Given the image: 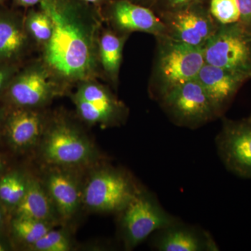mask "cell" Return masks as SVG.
<instances>
[{
    "label": "cell",
    "mask_w": 251,
    "mask_h": 251,
    "mask_svg": "<svg viewBox=\"0 0 251 251\" xmlns=\"http://www.w3.org/2000/svg\"><path fill=\"white\" fill-rule=\"evenodd\" d=\"M25 14V27L35 50L40 51L49 44L53 25L49 14L39 6L38 9L29 8Z\"/></svg>",
    "instance_id": "obj_20"
},
{
    "label": "cell",
    "mask_w": 251,
    "mask_h": 251,
    "mask_svg": "<svg viewBox=\"0 0 251 251\" xmlns=\"http://www.w3.org/2000/svg\"><path fill=\"white\" fill-rule=\"evenodd\" d=\"M209 0H158L152 9L157 14L186 9L193 5L206 4Z\"/></svg>",
    "instance_id": "obj_25"
},
{
    "label": "cell",
    "mask_w": 251,
    "mask_h": 251,
    "mask_svg": "<svg viewBox=\"0 0 251 251\" xmlns=\"http://www.w3.org/2000/svg\"><path fill=\"white\" fill-rule=\"evenodd\" d=\"M159 101L168 117L181 126L198 128L219 117L196 77L175 87Z\"/></svg>",
    "instance_id": "obj_9"
},
{
    "label": "cell",
    "mask_w": 251,
    "mask_h": 251,
    "mask_svg": "<svg viewBox=\"0 0 251 251\" xmlns=\"http://www.w3.org/2000/svg\"><path fill=\"white\" fill-rule=\"evenodd\" d=\"M203 52L206 64L251 77V31L240 22L219 25Z\"/></svg>",
    "instance_id": "obj_7"
},
{
    "label": "cell",
    "mask_w": 251,
    "mask_h": 251,
    "mask_svg": "<svg viewBox=\"0 0 251 251\" xmlns=\"http://www.w3.org/2000/svg\"><path fill=\"white\" fill-rule=\"evenodd\" d=\"M151 246L159 251H217L219 247L205 230L179 221L152 234Z\"/></svg>",
    "instance_id": "obj_15"
},
{
    "label": "cell",
    "mask_w": 251,
    "mask_h": 251,
    "mask_svg": "<svg viewBox=\"0 0 251 251\" xmlns=\"http://www.w3.org/2000/svg\"><path fill=\"white\" fill-rule=\"evenodd\" d=\"M1 209H0V225H1Z\"/></svg>",
    "instance_id": "obj_34"
},
{
    "label": "cell",
    "mask_w": 251,
    "mask_h": 251,
    "mask_svg": "<svg viewBox=\"0 0 251 251\" xmlns=\"http://www.w3.org/2000/svg\"><path fill=\"white\" fill-rule=\"evenodd\" d=\"M142 188L125 171L110 167L100 168L84 186L82 204L93 212L119 214Z\"/></svg>",
    "instance_id": "obj_6"
},
{
    "label": "cell",
    "mask_w": 251,
    "mask_h": 251,
    "mask_svg": "<svg viewBox=\"0 0 251 251\" xmlns=\"http://www.w3.org/2000/svg\"><path fill=\"white\" fill-rule=\"evenodd\" d=\"M104 23L112 30L122 34L144 32L166 37V28L161 18L151 8L127 0H110L101 10Z\"/></svg>",
    "instance_id": "obj_11"
},
{
    "label": "cell",
    "mask_w": 251,
    "mask_h": 251,
    "mask_svg": "<svg viewBox=\"0 0 251 251\" xmlns=\"http://www.w3.org/2000/svg\"><path fill=\"white\" fill-rule=\"evenodd\" d=\"M69 96L82 121L89 125L112 127L123 125L128 109L98 79L82 81Z\"/></svg>",
    "instance_id": "obj_8"
},
{
    "label": "cell",
    "mask_w": 251,
    "mask_h": 251,
    "mask_svg": "<svg viewBox=\"0 0 251 251\" xmlns=\"http://www.w3.org/2000/svg\"><path fill=\"white\" fill-rule=\"evenodd\" d=\"M16 216L55 224L57 210L44 184L36 179H28L25 195L16 207Z\"/></svg>",
    "instance_id": "obj_19"
},
{
    "label": "cell",
    "mask_w": 251,
    "mask_h": 251,
    "mask_svg": "<svg viewBox=\"0 0 251 251\" xmlns=\"http://www.w3.org/2000/svg\"><path fill=\"white\" fill-rule=\"evenodd\" d=\"M8 107L5 104L2 107H0V130L4 127L5 118H6V112H7Z\"/></svg>",
    "instance_id": "obj_31"
},
{
    "label": "cell",
    "mask_w": 251,
    "mask_h": 251,
    "mask_svg": "<svg viewBox=\"0 0 251 251\" xmlns=\"http://www.w3.org/2000/svg\"><path fill=\"white\" fill-rule=\"evenodd\" d=\"M156 57L150 92L161 100L172 90L196 78L204 65L203 48L188 45L169 38H156Z\"/></svg>",
    "instance_id": "obj_2"
},
{
    "label": "cell",
    "mask_w": 251,
    "mask_h": 251,
    "mask_svg": "<svg viewBox=\"0 0 251 251\" xmlns=\"http://www.w3.org/2000/svg\"><path fill=\"white\" fill-rule=\"evenodd\" d=\"M81 1L87 3V4L92 5L94 7L97 8L100 12H101V10L103 9L104 6H106L110 0H81ZM100 14H101V13H100Z\"/></svg>",
    "instance_id": "obj_29"
},
{
    "label": "cell",
    "mask_w": 251,
    "mask_h": 251,
    "mask_svg": "<svg viewBox=\"0 0 251 251\" xmlns=\"http://www.w3.org/2000/svg\"><path fill=\"white\" fill-rule=\"evenodd\" d=\"M240 12V21L243 25L251 31V0H236Z\"/></svg>",
    "instance_id": "obj_27"
},
{
    "label": "cell",
    "mask_w": 251,
    "mask_h": 251,
    "mask_svg": "<svg viewBox=\"0 0 251 251\" xmlns=\"http://www.w3.org/2000/svg\"><path fill=\"white\" fill-rule=\"evenodd\" d=\"M250 120H251V118H250Z\"/></svg>",
    "instance_id": "obj_35"
},
{
    "label": "cell",
    "mask_w": 251,
    "mask_h": 251,
    "mask_svg": "<svg viewBox=\"0 0 251 251\" xmlns=\"http://www.w3.org/2000/svg\"><path fill=\"white\" fill-rule=\"evenodd\" d=\"M69 168L51 166L44 184L57 214L62 219H71L82 204L80 181Z\"/></svg>",
    "instance_id": "obj_16"
},
{
    "label": "cell",
    "mask_w": 251,
    "mask_h": 251,
    "mask_svg": "<svg viewBox=\"0 0 251 251\" xmlns=\"http://www.w3.org/2000/svg\"><path fill=\"white\" fill-rule=\"evenodd\" d=\"M41 141V156L50 166L73 169L89 164L97 156L85 133L62 113L50 114Z\"/></svg>",
    "instance_id": "obj_3"
},
{
    "label": "cell",
    "mask_w": 251,
    "mask_h": 251,
    "mask_svg": "<svg viewBox=\"0 0 251 251\" xmlns=\"http://www.w3.org/2000/svg\"><path fill=\"white\" fill-rule=\"evenodd\" d=\"M6 251V247H5L1 243H0V251Z\"/></svg>",
    "instance_id": "obj_32"
},
{
    "label": "cell",
    "mask_w": 251,
    "mask_h": 251,
    "mask_svg": "<svg viewBox=\"0 0 251 251\" xmlns=\"http://www.w3.org/2000/svg\"><path fill=\"white\" fill-rule=\"evenodd\" d=\"M6 1V0H0V6H2V5H4L5 1Z\"/></svg>",
    "instance_id": "obj_33"
},
{
    "label": "cell",
    "mask_w": 251,
    "mask_h": 251,
    "mask_svg": "<svg viewBox=\"0 0 251 251\" xmlns=\"http://www.w3.org/2000/svg\"><path fill=\"white\" fill-rule=\"evenodd\" d=\"M196 79L202 86L219 116L247 77L204 63Z\"/></svg>",
    "instance_id": "obj_17"
},
{
    "label": "cell",
    "mask_w": 251,
    "mask_h": 251,
    "mask_svg": "<svg viewBox=\"0 0 251 251\" xmlns=\"http://www.w3.org/2000/svg\"><path fill=\"white\" fill-rule=\"evenodd\" d=\"M70 93L39 56L21 66L0 100L11 108L42 109Z\"/></svg>",
    "instance_id": "obj_4"
},
{
    "label": "cell",
    "mask_w": 251,
    "mask_h": 251,
    "mask_svg": "<svg viewBox=\"0 0 251 251\" xmlns=\"http://www.w3.org/2000/svg\"><path fill=\"white\" fill-rule=\"evenodd\" d=\"M28 179L18 173L6 175L0 179V201L16 207L25 195Z\"/></svg>",
    "instance_id": "obj_22"
},
{
    "label": "cell",
    "mask_w": 251,
    "mask_h": 251,
    "mask_svg": "<svg viewBox=\"0 0 251 251\" xmlns=\"http://www.w3.org/2000/svg\"><path fill=\"white\" fill-rule=\"evenodd\" d=\"M118 214L120 235L127 250L134 249L156 231L181 221L165 210L154 195L144 188Z\"/></svg>",
    "instance_id": "obj_5"
},
{
    "label": "cell",
    "mask_w": 251,
    "mask_h": 251,
    "mask_svg": "<svg viewBox=\"0 0 251 251\" xmlns=\"http://www.w3.org/2000/svg\"><path fill=\"white\" fill-rule=\"evenodd\" d=\"M158 16L166 28L167 38L196 47H204L220 25L206 4L161 13Z\"/></svg>",
    "instance_id": "obj_10"
},
{
    "label": "cell",
    "mask_w": 251,
    "mask_h": 251,
    "mask_svg": "<svg viewBox=\"0 0 251 251\" xmlns=\"http://www.w3.org/2000/svg\"><path fill=\"white\" fill-rule=\"evenodd\" d=\"M44 0H12L13 4L16 7H23L25 9L39 6Z\"/></svg>",
    "instance_id": "obj_28"
},
{
    "label": "cell",
    "mask_w": 251,
    "mask_h": 251,
    "mask_svg": "<svg viewBox=\"0 0 251 251\" xmlns=\"http://www.w3.org/2000/svg\"><path fill=\"white\" fill-rule=\"evenodd\" d=\"M130 35L122 34L110 27H102L99 39V60L103 80L117 87L123 59V50Z\"/></svg>",
    "instance_id": "obj_18"
},
{
    "label": "cell",
    "mask_w": 251,
    "mask_h": 251,
    "mask_svg": "<svg viewBox=\"0 0 251 251\" xmlns=\"http://www.w3.org/2000/svg\"><path fill=\"white\" fill-rule=\"evenodd\" d=\"M53 226L54 224L45 221L18 216L15 218L12 224L15 234L29 247L53 228Z\"/></svg>",
    "instance_id": "obj_21"
},
{
    "label": "cell",
    "mask_w": 251,
    "mask_h": 251,
    "mask_svg": "<svg viewBox=\"0 0 251 251\" xmlns=\"http://www.w3.org/2000/svg\"><path fill=\"white\" fill-rule=\"evenodd\" d=\"M50 116L46 108L8 107L3 128L16 148H29L41 141Z\"/></svg>",
    "instance_id": "obj_14"
},
{
    "label": "cell",
    "mask_w": 251,
    "mask_h": 251,
    "mask_svg": "<svg viewBox=\"0 0 251 251\" xmlns=\"http://www.w3.org/2000/svg\"><path fill=\"white\" fill-rule=\"evenodd\" d=\"M25 14L0 6V63L24 64L35 50L24 22Z\"/></svg>",
    "instance_id": "obj_13"
},
{
    "label": "cell",
    "mask_w": 251,
    "mask_h": 251,
    "mask_svg": "<svg viewBox=\"0 0 251 251\" xmlns=\"http://www.w3.org/2000/svg\"><path fill=\"white\" fill-rule=\"evenodd\" d=\"M127 1H131V2L135 3V4L146 6V7L151 8L152 9L153 6L158 0H127Z\"/></svg>",
    "instance_id": "obj_30"
},
{
    "label": "cell",
    "mask_w": 251,
    "mask_h": 251,
    "mask_svg": "<svg viewBox=\"0 0 251 251\" xmlns=\"http://www.w3.org/2000/svg\"><path fill=\"white\" fill-rule=\"evenodd\" d=\"M29 248L35 251H69L72 242L67 232L52 228Z\"/></svg>",
    "instance_id": "obj_24"
},
{
    "label": "cell",
    "mask_w": 251,
    "mask_h": 251,
    "mask_svg": "<svg viewBox=\"0 0 251 251\" xmlns=\"http://www.w3.org/2000/svg\"><path fill=\"white\" fill-rule=\"evenodd\" d=\"M218 154L233 174L251 179V120H226L216 138Z\"/></svg>",
    "instance_id": "obj_12"
},
{
    "label": "cell",
    "mask_w": 251,
    "mask_h": 251,
    "mask_svg": "<svg viewBox=\"0 0 251 251\" xmlns=\"http://www.w3.org/2000/svg\"><path fill=\"white\" fill-rule=\"evenodd\" d=\"M208 7L220 25L233 24L240 21V12L236 0H209Z\"/></svg>",
    "instance_id": "obj_23"
},
{
    "label": "cell",
    "mask_w": 251,
    "mask_h": 251,
    "mask_svg": "<svg viewBox=\"0 0 251 251\" xmlns=\"http://www.w3.org/2000/svg\"><path fill=\"white\" fill-rule=\"evenodd\" d=\"M53 25L52 38L41 52L50 70L72 92L82 81L103 79L99 39L104 21L100 11L81 0H44Z\"/></svg>",
    "instance_id": "obj_1"
},
{
    "label": "cell",
    "mask_w": 251,
    "mask_h": 251,
    "mask_svg": "<svg viewBox=\"0 0 251 251\" xmlns=\"http://www.w3.org/2000/svg\"><path fill=\"white\" fill-rule=\"evenodd\" d=\"M23 64L0 63V99Z\"/></svg>",
    "instance_id": "obj_26"
}]
</instances>
